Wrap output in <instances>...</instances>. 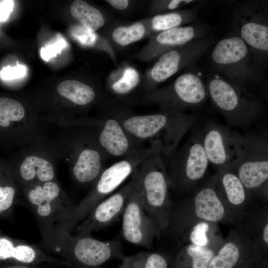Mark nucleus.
<instances>
[{
	"label": "nucleus",
	"mask_w": 268,
	"mask_h": 268,
	"mask_svg": "<svg viewBox=\"0 0 268 268\" xmlns=\"http://www.w3.org/2000/svg\"><path fill=\"white\" fill-rule=\"evenodd\" d=\"M234 34L247 45L258 64L266 65L268 55V2L249 0L240 3L232 15Z\"/></svg>",
	"instance_id": "nucleus-13"
},
{
	"label": "nucleus",
	"mask_w": 268,
	"mask_h": 268,
	"mask_svg": "<svg viewBox=\"0 0 268 268\" xmlns=\"http://www.w3.org/2000/svg\"><path fill=\"white\" fill-rule=\"evenodd\" d=\"M214 43L215 40L208 36L160 55L147 71L141 84L143 93L154 90L160 83L180 70L194 65Z\"/></svg>",
	"instance_id": "nucleus-14"
},
{
	"label": "nucleus",
	"mask_w": 268,
	"mask_h": 268,
	"mask_svg": "<svg viewBox=\"0 0 268 268\" xmlns=\"http://www.w3.org/2000/svg\"><path fill=\"white\" fill-rule=\"evenodd\" d=\"M233 225L247 235L259 251L268 256V209L267 205H250L238 214Z\"/></svg>",
	"instance_id": "nucleus-24"
},
{
	"label": "nucleus",
	"mask_w": 268,
	"mask_h": 268,
	"mask_svg": "<svg viewBox=\"0 0 268 268\" xmlns=\"http://www.w3.org/2000/svg\"><path fill=\"white\" fill-rule=\"evenodd\" d=\"M122 261L125 268H169L170 265L168 257L159 252H140L124 256Z\"/></svg>",
	"instance_id": "nucleus-31"
},
{
	"label": "nucleus",
	"mask_w": 268,
	"mask_h": 268,
	"mask_svg": "<svg viewBox=\"0 0 268 268\" xmlns=\"http://www.w3.org/2000/svg\"><path fill=\"white\" fill-rule=\"evenodd\" d=\"M211 178L218 197L235 219L251 204L244 186L234 173L218 169Z\"/></svg>",
	"instance_id": "nucleus-23"
},
{
	"label": "nucleus",
	"mask_w": 268,
	"mask_h": 268,
	"mask_svg": "<svg viewBox=\"0 0 268 268\" xmlns=\"http://www.w3.org/2000/svg\"><path fill=\"white\" fill-rule=\"evenodd\" d=\"M234 220L218 197L211 178L173 208L166 233L179 239L198 221L233 225Z\"/></svg>",
	"instance_id": "nucleus-5"
},
{
	"label": "nucleus",
	"mask_w": 268,
	"mask_h": 268,
	"mask_svg": "<svg viewBox=\"0 0 268 268\" xmlns=\"http://www.w3.org/2000/svg\"><path fill=\"white\" fill-rule=\"evenodd\" d=\"M26 72V67L17 64L14 67L7 66L3 67L0 71V76L3 80H12L23 77Z\"/></svg>",
	"instance_id": "nucleus-34"
},
{
	"label": "nucleus",
	"mask_w": 268,
	"mask_h": 268,
	"mask_svg": "<svg viewBox=\"0 0 268 268\" xmlns=\"http://www.w3.org/2000/svg\"><path fill=\"white\" fill-rule=\"evenodd\" d=\"M0 264H50L68 267L64 260L53 257L33 246L0 233Z\"/></svg>",
	"instance_id": "nucleus-22"
},
{
	"label": "nucleus",
	"mask_w": 268,
	"mask_h": 268,
	"mask_svg": "<svg viewBox=\"0 0 268 268\" xmlns=\"http://www.w3.org/2000/svg\"><path fill=\"white\" fill-rule=\"evenodd\" d=\"M13 6V0H4L0 3V22L4 21L8 18Z\"/></svg>",
	"instance_id": "nucleus-36"
},
{
	"label": "nucleus",
	"mask_w": 268,
	"mask_h": 268,
	"mask_svg": "<svg viewBox=\"0 0 268 268\" xmlns=\"http://www.w3.org/2000/svg\"><path fill=\"white\" fill-rule=\"evenodd\" d=\"M148 35L146 20L136 22L128 26L115 27L111 33L113 41L121 46H126Z\"/></svg>",
	"instance_id": "nucleus-32"
},
{
	"label": "nucleus",
	"mask_w": 268,
	"mask_h": 268,
	"mask_svg": "<svg viewBox=\"0 0 268 268\" xmlns=\"http://www.w3.org/2000/svg\"><path fill=\"white\" fill-rule=\"evenodd\" d=\"M209 161L198 134L166 159L170 189L179 195L192 191L204 176Z\"/></svg>",
	"instance_id": "nucleus-12"
},
{
	"label": "nucleus",
	"mask_w": 268,
	"mask_h": 268,
	"mask_svg": "<svg viewBox=\"0 0 268 268\" xmlns=\"http://www.w3.org/2000/svg\"><path fill=\"white\" fill-rule=\"evenodd\" d=\"M237 157L233 173L244 186L251 202L267 201L268 187V142L255 134L238 133Z\"/></svg>",
	"instance_id": "nucleus-8"
},
{
	"label": "nucleus",
	"mask_w": 268,
	"mask_h": 268,
	"mask_svg": "<svg viewBox=\"0 0 268 268\" xmlns=\"http://www.w3.org/2000/svg\"><path fill=\"white\" fill-rule=\"evenodd\" d=\"M22 192L39 220L48 229H52L72 208L57 179L25 187Z\"/></svg>",
	"instance_id": "nucleus-15"
},
{
	"label": "nucleus",
	"mask_w": 268,
	"mask_h": 268,
	"mask_svg": "<svg viewBox=\"0 0 268 268\" xmlns=\"http://www.w3.org/2000/svg\"><path fill=\"white\" fill-rule=\"evenodd\" d=\"M145 210L153 222L157 238L166 234L173 209L166 159L156 149L137 169Z\"/></svg>",
	"instance_id": "nucleus-4"
},
{
	"label": "nucleus",
	"mask_w": 268,
	"mask_h": 268,
	"mask_svg": "<svg viewBox=\"0 0 268 268\" xmlns=\"http://www.w3.org/2000/svg\"><path fill=\"white\" fill-rule=\"evenodd\" d=\"M136 169L125 186L97 204L77 225L76 236H90L92 232L105 229L113 224L123 214L135 183Z\"/></svg>",
	"instance_id": "nucleus-20"
},
{
	"label": "nucleus",
	"mask_w": 268,
	"mask_h": 268,
	"mask_svg": "<svg viewBox=\"0 0 268 268\" xmlns=\"http://www.w3.org/2000/svg\"><path fill=\"white\" fill-rule=\"evenodd\" d=\"M106 2L119 10L126 9L130 4V1L128 0H107Z\"/></svg>",
	"instance_id": "nucleus-38"
},
{
	"label": "nucleus",
	"mask_w": 268,
	"mask_h": 268,
	"mask_svg": "<svg viewBox=\"0 0 268 268\" xmlns=\"http://www.w3.org/2000/svg\"><path fill=\"white\" fill-rule=\"evenodd\" d=\"M220 248L203 247L191 243L185 244L178 252L169 268H208Z\"/></svg>",
	"instance_id": "nucleus-26"
},
{
	"label": "nucleus",
	"mask_w": 268,
	"mask_h": 268,
	"mask_svg": "<svg viewBox=\"0 0 268 268\" xmlns=\"http://www.w3.org/2000/svg\"><path fill=\"white\" fill-rule=\"evenodd\" d=\"M122 215V233L124 238L134 244L151 248L154 238L157 237V230L144 207L137 169L135 183Z\"/></svg>",
	"instance_id": "nucleus-17"
},
{
	"label": "nucleus",
	"mask_w": 268,
	"mask_h": 268,
	"mask_svg": "<svg viewBox=\"0 0 268 268\" xmlns=\"http://www.w3.org/2000/svg\"><path fill=\"white\" fill-rule=\"evenodd\" d=\"M202 144L209 162L233 172L238 148V133L213 121L206 122Z\"/></svg>",
	"instance_id": "nucleus-18"
},
{
	"label": "nucleus",
	"mask_w": 268,
	"mask_h": 268,
	"mask_svg": "<svg viewBox=\"0 0 268 268\" xmlns=\"http://www.w3.org/2000/svg\"><path fill=\"white\" fill-rule=\"evenodd\" d=\"M59 95L73 106L82 110L95 103L102 102L105 106L110 101L102 89L77 80H66L61 82L57 87Z\"/></svg>",
	"instance_id": "nucleus-25"
},
{
	"label": "nucleus",
	"mask_w": 268,
	"mask_h": 268,
	"mask_svg": "<svg viewBox=\"0 0 268 268\" xmlns=\"http://www.w3.org/2000/svg\"><path fill=\"white\" fill-rule=\"evenodd\" d=\"M186 69L168 85L144 93L136 102L156 105L160 111L177 113L201 108L209 97L206 82L194 65Z\"/></svg>",
	"instance_id": "nucleus-7"
},
{
	"label": "nucleus",
	"mask_w": 268,
	"mask_h": 268,
	"mask_svg": "<svg viewBox=\"0 0 268 268\" xmlns=\"http://www.w3.org/2000/svg\"><path fill=\"white\" fill-rule=\"evenodd\" d=\"M185 244L191 243L208 248H220L223 241L217 223L198 221L192 226L180 238Z\"/></svg>",
	"instance_id": "nucleus-27"
},
{
	"label": "nucleus",
	"mask_w": 268,
	"mask_h": 268,
	"mask_svg": "<svg viewBox=\"0 0 268 268\" xmlns=\"http://www.w3.org/2000/svg\"><path fill=\"white\" fill-rule=\"evenodd\" d=\"M206 85L213 107L224 117L228 128H246L262 114L261 102L247 90L215 72Z\"/></svg>",
	"instance_id": "nucleus-6"
},
{
	"label": "nucleus",
	"mask_w": 268,
	"mask_h": 268,
	"mask_svg": "<svg viewBox=\"0 0 268 268\" xmlns=\"http://www.w3.org/2000/svg\"><path fill=\"white\" fill-rule=\"evenodd\" d=\"M106 114L116 118L136 140L160 150L166 159L178 148L183 136L199 119L196 115L160 111L139 115L131 112L127 106L111 103Z\"/></svg>",
	"instance_id": "nucleus-1"
},
{
	"label": "nucleus",
	"mask_w": 268,
	"mask_h": 268,
	"mask_svg": "<svg viewBox=\"0 0 268 268\" xmlns=\"http://www.w3.org/2000/svg\"><path fill=\"white\" fill-rule=\"evenodd\" d=\"M61 128L64 131L55 138L61 159L67 164L77 184L92 185L109 158L97 143L91 127Z\"/></svg>",
	"instance_id": "nucleus-2"
},
{
	"label": "nucleus",
	"mask_w": 268,
	"mask_h": 268,
	"mask_svg": "<svg viewBox=\"0 0 268 268\" xmlns=\"http://www.w3.org/2000/svg\"><path fill=\"white\" fill-rule=\"evenodd\" d=\"M67 268H68V267H67Z\"/></svg>",
	"instance_id": "nucleus-40"
},
{
	"label": "nucleus",
	"mask_w": 268,
	"mask_h": 268,
	"mask_svg": "<svg viewBox=\"0 0 268 268\" xmlns=\"http://www.w3.org/2000/svg\"><path fill=\"white\" fill-rule=\"evenodd\" d=\"M66 46V41L61 39L54 44L42 48L41 50V57L45 61H48L51 58L55 57L57 54L60 53Z\"/></svg>",
	"instance_id": "nucleus-35"
},
{
	"label": "nucleus",
	"mask_w": 268,
	"mask_h": 268,
	"mask_svg": "<svg viewBox=\"0 0 268 268\" xmlns=\"http://www.w3.org/2000/svg\"><path fill=\"white\" fill-rule=\"evenodd\" d=\"M72 16L85 28L95 31L104 26L106 20L102 12L82 0L73 1L70 6Z\"/></svg>",
	"instance_id": "nucleus-29"
},
{
	"label": "nucleus",
	"mask_w": 268,
	"mask_h": 268,
	"mask_svg": "<svg viewBox=\"0 0 268 268\" xmlns=\"http://www.w3.org/2000/svg\"><path fill=\"white\" fill-rule=\"evenodd\" d=\"M210 28L200 21L164 31L150 36L145 46L136 54L143 61L157 59L173 49L184 46L193 41L208 37Z\"/></svg>",
	"instance_id": "nucleus-19"
},
{
	"label": "nucleus",
	"mask_w": 268,
	"mask_h": 268,
	"mask_svg": "<svg viewBox=\"0 0 268 268\" xmlns=\"http://www.w3.org/2000/svg\"><path fill=\"white\" fill-rule=\"evenodd\" d=\"M119 268H124L123 266L121 265Z\"/></svg>",
	"instance_id": "nucleus-39"
},
{
	"label": "nucleus",
	"mask_w": 268,
	"mask_h": 268,
	"mask_svg": "<svg viewBox=\"0 0 268 268\" xmlns=\"http://www.w3.org/2000/svg\"><path fill=\"white\" fill-rule=\"evenodd\" d=\"M101 123L91 127L94 137L102 150L110 157H125L144 147L134 139L115 117L105 114Z\"/></svg>",
	"instance_id": "nucleus-21"
},
{
	"label": "nucleus",
	"mask_w": 268,
	"mask_h": 268,
	"mask_svg": "<svg viewBox=\"0 0 268 268\" xmlns=\"http://www.w3.org/2000/svg\"><path fill=\"white\" fill-rule=\"evenodd\" d=\"M195 8L179 9L154 15L146 20L148 35L183 26L195 21L197 17Z\"/></svg>",
	"instance_id": "nucleus-28"
},
{
	"label": "nucleus",
	"mask_w": 268,
	"mask_h": 268,
	"mask_svg": "<svg viewBox=\"0 0 268 268\" xmlns=\"http://www.w3.org/2000/svg\"><path fill=\"white\" fill-rule=\"evenodd\" d=\"M20 196L22 197V189L15 176L0 180V218L10 217Z\"/></svg>",
	"instance_id": "nucleus-30"
},
{
	"label": "nucleus",
	"mask_w": 268,
	"mask_h": 268,
	"mask_svg": "<svg viewBox=\"0 0 268 268\" xmlns=\"http://www.w3.org/2000/svg\"><path fill=\"white\" fill-rule=\"evenodd\" d=\"M268 256L239 229H232L208 268H266Z\"/></svg>",
	"instance_id": "nucleus-16"
},
{
	"label": "nucleus",
	"mask_w": 268,
	"mask_h": 268,
	"mask_svg": "<svg viewBox=\"0 0 268 268\" xmlns=\"http://www.w3.org/2000/svg\"><path fill=\"white\" fill-rule=\"evenodd\" d=\"M157 149L143 147L105 168L91 185L89 191L77 205L60 219L53 230L69 233L86 217L93 208L133 174L143 161Z\"/></svg>",
	"instance_id": "nucleus-3"
},
{
	"label": "nucleus",
	"mask_w": 268,
	"mask_h": 268,
	"mask_svg": "<svg viewBox=\"0 0 268 268\" xmlns=\"http://www.w3.org/2000/svg\"><path fill=\"white\" fill-rule=\"evenodd\" d=\"M61 155L55 138L46 132L20 150L12 170L21 189L57 179L56 164Z\"/></svg>",
	"instance_id": "nucleus-11"
},
{
	"label": "nucleus",
	"mask_w": 268,
	"mask_h": 268,
	"mask_svg": "<svg viewBox=\"0 0 268 268\" xmlns=\"http://www.w3.org/2000/svg\"><path fill=\"white\" fill-rule=\"evenodd\" d=\"M215 72L246 88L263 81L262 67L246 43L234 34L219 41L210 56Z\"/></svg>",
	"instance_id": "nucleus-9"
},
{
	"label": "nucleus",
	"mask_w": 268,
	"mask_h": 268,
	"mask_svg": "<svg viewBox=\"0 0 268 268\" xmlns=\"http://www.w3.org/2000/svg\"><path fill=\"white\" fill-rule=\"evenodd\" d=\"M56 239L53 252L65 259L68 268H99L114 259L125 256L118 240L102 241L90 236L70 235L69 233L48 231Z\"/></svg>",
	"instance_id": "nucleus-10"
},
{
	"label": "nucleus",
	"mask_w": 268,
	"mask_h": 268,
	"mask_svg": "<svg viewBox=\"0 0 268 268\" xmlns=\"http://www.w3.org/2000/svg\"><path fill=\"white\" fill-rule=\"evenodd\" d=\"M197 2L198 1L194 0H154L151 2L150 11L156 14L164 13L179 10L181 7Z\"/></svg>",
	"instance_id": "nucleus-33"
},
{
	"label": "nucleus",
	"mask_w": 268,
	"mask_h": 268,
	"mask_svg": "<svg viewBox=\"0 0 268 268\" xmlns=\"http://www.w3.org/2000/svg\"><path fill=\"white\" fill-rule=\"evenodd\" d=\"M43 264L37 265L0 264V268H50Z\"/></svg>",
	"instance_id": "nucleus-37"
}]
</instances>
